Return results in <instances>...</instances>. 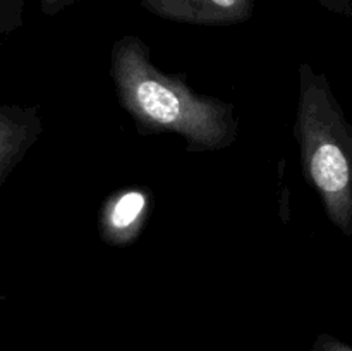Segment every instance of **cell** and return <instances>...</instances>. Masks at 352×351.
Listing matches in <instances>:
<instances>
[{"label": "cell", "mask_w": 352, "mask_h": 351, "mask_svg": "<svg viewBox=\"0 0 352 351\" xmlns=\"http://www.w3.org/2000/svg\"><path fill=\"white\" fill-rule=\"evenodd\" d=\"M112 76L122 107L143 131L181 134L191 151L219 150L236 140L232 105L196 95L182 79L158 71L140 38L116 41Z\"/></svg>", "instance_id": "6da1fadb"}, {"label": "cell", "mask_w": 352, "mask_h": 351, "mask_svg": "<svg viewBox=\"0 0 352 351\" xmlns=\"http://www.w3.org/2000/svg\"><path fill=\"white\" fill-rule=\"evenodd\" d=\"M298 138L302 167L325 202L330 219L352 234V126L323 76L301 65Z\"/></svg>", "instance_id": "7a4b0ae2"}, {"label": "cell", "mask_w": 352, "mask_h": 351, "mask_svg": "<svg viewBox=\"0 0 352 351\" xmlns=\"http://www.w3.org/2000/svg\"><path fill=\"white\" fill-rule=\"evenodd\" d=\"M141 6L164 19L201 26H229L253 16L254 0H141Z\"/></svg>", "instance_id": "3957f363"}, {"label": "cell", "mask_w": 352, "mask_h": 351, "mask_svg": "<svg viewBox=\"0 0 352 351\" xmlns=\"http://www.w3.org/2000/svg\"><path fill=\"white\" fill-rule=\"evenodd\" d=\"M40 133V120L36 110H23L17 107H3L0 116V181L9 176L10 169L17 164L34 138Z\"/></svg>", "instance_id": "277c9868"}, {"label": "cell", "mask_w": 352, "mask_h": 351, "mask_svg": "<svg viewBox=\"0 0 352 351\" xmlns=\"http://www.w3.org/2000/svg\"><path fill=\"white\" fill-rule=\"evenodd\" d=\"M146 212V196L140 191H127L109 202L103 210L102 234L109 243L122 244L140 233V222Z\"/></svg>", "instance_id": "5b68a950"}, {"label": "cell", "mask_w": 352, "mask_h": 351, "mask_svg": "<svg viewBox=\"0 0 352 351\" xmlns=\"http://www.w3.org/2000/svg\"><path fill=\"white\" fill-rule=\"evenodd\" d=\"M24 0H0V31L10 33L23 24Z\"/></svg>", "instance_id": "8992f818"}, {"label": "cell", "mask_w": 352, "mask_h": 351, "mask_svg": "<svg viewBox=\"0 0 352 351\" xmlns=\"http://www.w3.org/2000/svg\"><path fill=\"white\" fill-rule=\"evenodd\" d=\"M76 2H79V0H40V7L47 16H57L65 7L72 6Z\"/></svg>", "instance_id": "52a82bcc"}, {"label": "cell", "mask_w": 352, "mask_h": 351, "mask_svg": "<svg viewBox=\"0 0 352 351\" xmlns=\"http://www.w3.org/2000/svg\"><path fill=\"white\" fill-rule=\"evenodd\" d=\"M323 7L342 16H352V0H318Z\"/></svg>", "instance_id": "ba28073f"}, {"label": "cell", "mask_w": 352, "mask_h": 351, "mask_svg": "<svg viewBox=\"0 0 352 351\" xmlns=\"http://www.w3.org/2000/svg\"><path fill=\"white\" fill-rule=\"evenodd\" d=\"M323 351H352V348L339 343V341L330 339V341H325V344H323Z\"/></svg>", "instance_id": "9c48e42d"}]
</instances>
